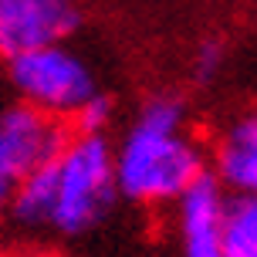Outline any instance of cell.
Instances as JSON below:
<instances>
[{
  "label": "cell",
  "mask_w": 257,
  "mask_h": 257,
  "mask_svg": "<svg viewBox=\"0 0 257 257\" xmlns=\"http://www.w3.org/2000/svg\"><path fill=\"white\" fill-rule=\"evenodd\" d=\"M112 142L105 132H75L54 156V210L51 230L78 237L98 227L115 203Z\"/></svg>",
  "instance_id": "obj_2"
},
{
  "label": "cell",
  "mask_w": 257,
  "mask_h": 257,
  "mask_svg": "<svg viewBox=\"0 0 257 257\" xmlns=\"http://www.w3.org/2000/svg\"><path fill=\"white\" fill-rule=\"evenodd\" d=\"M115 190L132 203H173L206 173V146L186 132L180 95H153L112 149Z\"/></svg>",
  "instance_id": "obj_1"
},
{
  "label": "cell",
  "mask_w": 257,
  "mask_h": 257,
  "mask_svg": "<svg viewBox=\"0 0 257 257\" xmlns=\"http://www.w3.org/2000/svg\"><path fill=\"white\" fill-rule=\"evenodd\" d=\"M213 180L230 193H254L257 190V118L237 115L223 125L213 142Z\"/></svg>",
  "instance_id": "obj_7"
},
{
  "label": "cell",
  "mask_w": 257,
  "mask_h": 257,
  "mask_svg": "<svg viewBox=\"0 0 257 257\" xmlns=\"http://www.w3.org/2000/svg\"><path fill=\"white\" fill-rule=\"evenodd\" d=\"M220 257H257V200L254 193H233L223 203Z\"/></svg>",
  "instance_id": "obj_9"
},
{
  "label": "cell",
  "mask_w": 257,
  "mask_h": 257,
  "mask_svg": "<svg viewBox=\"0 0 257 257\" xmlns=\"http://www.w3.org/2000/svg\"><path fill=\"white\" fill-rule=\"evenodd\" d=\"M11 81L31 108L51 118H75V112L98 91L95 71L64 41L44 44L11 58Z\"/></svg>",
  "instance_id": "obj_3"
},
{
  "label": "cell",
  "mask_w": 257,
  "mask_h": 257,
  "mask_svg": "<svg viewBox=\"0 0 257 257\" xmlns=\"http://www.w3.org/2000/svg\"><path fill=\"white\" fill-rule=\"evenodd\" d=\"M7 196H11V193H7V190H0V213H4V206H7Z\"/></svg>",
  "instance_id": "obj_12"
},
{
  "label": "cell",
  "mask_w": 257,
  "mask_h": 257,
  "mask_svg": "<svg viewBox=\"0 0 257 257\" xmlns=\"http://www.w3.org/2000/svg\"><path fill=\"white\" fill-rule=\"evenodd\" d=\"M223 64H227V44L220 38H203L196 44V51H193V78H196L200 85L217 81L220 71H223Z\"/></svg>",
  "instance_id": "obj_10"
},
{
  "label": "cell",
  "mask_w": 257,
  "mask_h": 257,
  "mask_svg": "<svg viewBox=\"0 0 257 257\" xmlns=\"http://www.w3.org/2000/svg\"><path fill=\"white\" fill-rule=\"evenodd\" d=\"M81 24L75 0H0V58L68 41Z\"/></svg>",
  "instance_id": "obj_5"
},
{
  "label": "cell",
  "mask_w": 257,
  "mask_h": 257,
  "mask_svg": "<svg viewBox=\"0 0 257 257\" xmlns=\"http://www.w3.org/2000/svg\"><path fill=\"white\" fill-rule=\"evenodd\" d=\"M227 190L210 173L196 176L176 196L180 223V257H220V223H223Z\"/></svg>",
  "instance_id": "obj_6"
},
{
  "label": "cell",
  "mask_w": 257,
  "mask_h": 257,
  "mask_svg": "<svg viewBox=\"0 0 257 257\" xmlns=\"http://www.w3.org/2000/svg\"><path fill=\"white\" fill-rule=\"evenodd\" d=\"M11 217L27 227V230H41L51 227V210H54V159L34 166L27 176L17 180V186L7 196Z\"/></svg>",
  "instance_id": "obj_8"
},
{
  "label": "cell",
  "mask_w": 257,
  "mask_h": 257,
  "mask_svg": "<svg viewBox=\"0 0 257 257\" xmlns=\"http://www.w3.org/2000/svg\"><path fill=\"white\" fill-rule=\"evenodd\" d=\"M64 139L68 132L61 118L44 115L27 102L4 108L0 112V190L11 193L21 176L54 159Z\"/></svg>",
  "instance_id": "obj_4"
},
{
  "label": "cell",
  "mask_w": 257,
  "mask_h": 257,
  "mask_svg": "<svg viewBox=\"0 0 257 257\" xmlns=\"http://www.w3.org/2000/svg\"><path fill=\"white\" fill-rule=\"evenodd\" d=\"M71 122H75L78 132H105L108 122H112V98H108L105 91H95L88 102L75 112Z\"/></svg>",
  "instance_id": "obj_11"
}]
</instances>
